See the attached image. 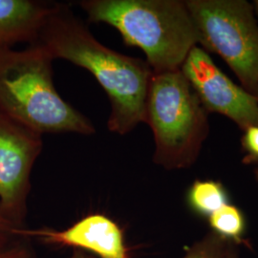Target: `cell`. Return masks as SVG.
I'll use <instances>...</instances> for the list:
<instances>
[{"label":"cell","instance_id":"6da1fadb","mask_svg":"<svg viewBox=\"0 0 258 258\" xmlns=\"http://www.w3.org/2000/svg\"><path fill=\"white\" fill-rule=\"evenodd\" d=\"M37 43L54 58L86 69L105 91L111 111L107 126L125 135L146 121L152 70L147 60L104 46L65 5H54Z\"/></svg>","mask_w":258,"mask_h":258},{"label":"cell","instance_id":"7a4b0ae2","mask_svg":"<svg viewBox=\"0 0 258 258\" xmlns=\"http://www.w3.org/2000/svg\"><path fill=\"white\" fill-rule=\"evenodd\" d=\"M80 5L90 22L110 25L126 45L139 47L153 73L180 69L199 42L183 0H85Z\"/></svg>","mask_w":258,"mask_h":258},{"label":"cell","instance_id":"3957f363","mask_svg":"<svg viewBox=\"0 0 258 258\" xmlns=\"http://www.w3.org/2000/svg\"><path fill=\"white\" fill-rule=\"evenodd\" d=\"M53 59L39 43L21 51L0 50V112L41 135H92L91 121L55 90Z\"/></svg>","mask_w":258,"mask_h":258},{"label":"cell","instance_id":"277c9868","mask_svg":"<svg viewBox=\"0 0 258 258\" xmlns=\"http://www.w3.org/2000/svg\"><path fill=\"white\" fill-rule=\"evenodd\" d=\"M209 112L180 69L153 73L146 121L153 132V162L167 170L192 166L209 134Z\"/></svg>","mask_w":258,"mask_h":258},{"label":"cell","instance_id":"5b68a950","mask_svg":"<svg viewBox=\"0 0 258 258\" xmlns=\"http://www.w3.org/2000/svg\"><path fill=\"white\" fill-rule=\"evenodd\" d=\"M198 35V44L220 55L242 87L256 97L258 22L247 0H185Z\"/></svg>","mask_w":258,"mask_h":258},{"label":"cell","instance_id":"8992f818","mask_svg":"<svg viewBox=\"0 0 258 258\" xmlns=\"http://www.w3.org/2000/svg\"><path fill=\"white\" fill-rule=\"evenodd\" d=\"M41 134L0 112V213L25 228L31 172L42 150Z\"/></svg>","mask_w":258,"mask_h":258},{"label":"cell","instance_id":"52a82bcc","mask_svg":"<svg viewBox=\"0 0 258 258\" xmlns=\"http://www.w3.org/2000/svg\"><path fill=\"white\" fill-rule=\"evenodd\" d=\"M180 70L209 113L221 114L242 130L258 125L256 97L224 74L203 48L194 46Z\"/></svg>","mask_w":258,"mask_h":258},{"label":"cell","instance_id":"ba28073f","mask_svg":"<svg viewBox=\"0 0 258 258\" xmlns=\"http://www.w3.org/2000/svg\"><path fill=\"white\" fill-rule=\"evenodd\" d=\"M22 235L29 239L37 237L48 243L85 249L99 258H128L120 227L102 214L88 215L64 231L25 228Z\"/></svg>","mask_w":258,"mask_h":258},{"label":"cell","instance_id":"9c48e42d","mask_svg":"<svg viewBox=\"0 0 258 258\" xmlns=\"http://www.w3.org/2000/svg\"><path fill=\"white\" fill-rule=\"evenodd\" d=\"M54 6L31 0H0V50L37 43Z\"/></svg>","mask_w":258,"mask_h":258},{"label":"cell","instance_id":"30bf717a","mask_svg":"<svg viewBox=\"0 0 258 258\" xmlns=\"http://www.w3.org/2000/svg\"><path fill=\"white\" fill-rule=\"evenodd\" d=\"M187 203L194 212L209 218L213 212L229 204V198L220 182L196 180L187 192Z\"/></svg>","mask_w":258,"mask_h":258},{"label":"cell","instance_id":"8fae6325","mask_svg":"<svg viewBox=\"0 0 258 258\" xmlns=\"http://www.w3.org/2000/svg\"><path fill=\"white\" fill-rule=\"evenodd\" d=\"M212 231L236 244L243 241L246 224L242 212L236 206L226 204L209 217Z\"/></svg>","mask_w":258,"mask_h":258},{"label":"cell","instance_id":"7c38bea8","mask_svg":"<svg viewBox=\"0 0 258 258\" xmlns=\"http://www.w3.org/2000/svg\"><path fill=\"white\" fill-rule=\"evenodd\" d=\"M182 258H239L237 244L211 231L186 249Z\"/></svg>","mask_w":258,"mask_h":258},{"label":"cell","instance_id":"4fadbf2b","mask_svg":"<svg viewBox=\"0 0 258 258\" xmlns=\"http://www.w3.org/2000/svg\"><path fill=\"white\" fill-rule=\"evenodd\" d=\"M0 258H37V254L29 238H21L0 248Z\"/></svg>","mask_w":258,"mask_h":258},{"label":"cell","instance_id":"5bb4252c","mask_svg":"<svg viewBox=\"0 0 258 258\" xmlns=\"http://www.w3.org/2000/svg\"><path fill=\"white\" fill-rule=\"evenodd\" d=\"M22 230L17 228L0 213V248L6 247L17 240L26 238L22 235Z\"/></svg>","mask_w":258,"mask_h":258},{"label":"cell","instance_id":"9a60e30c","mask_svg":"<svg viewBox=\"0 0 258 258\" xmlns=\"http://www.w3.org/2000/svg\"><path fill=\"white\" fill-rule=\"evenodd\" d=\"M245 134L242 139V145L249 153V160H258V125L249 126L244 130Z\"/></svg>","mask_w":258,"mask_h":258},{"label":"cell","instance_id":"2e32d148","mask_svg":"<svg viewBox=\"0 0 258 258\" xmlns=\"http://www.w3.org/2000/svg\"><path fill=\"white\" fill-rule=\"evenodd\" d=\"M68 258H92L90 257V256H88V255H86L85 253H83V252H80V251H75L74 253L70 256V257Z\"/></svg>","mask_w":258,"mask_h":258},{"label":"cell","instance_id":"e0dca14e","mask_svg":"<svg viewBox=\"0 0 258 258\" xmlns=\"http://www.w3.org/2000/svg\"><path fill=\"white\" fill-rule=\"evenodd\" d=\"M252 4H253V7H254L255 15H257L258 17V0H254V1L252 2Z\"/></svg>","mask_w":258,"mask_h":258},{"label":"cell","instance_id":"ac0fdd59","mask_svg":"<svg viewBox=\"0 0 258 258\" xmlns=\"http://www.w3.org/2000/svg\"><path fill=\"white\" fill-rule=\"evenodd\" d=\"M256 99H257V102H258V90H257V94H256Z\"/></svg>","mask_w":258,"mask_h":258}]
</instances>
